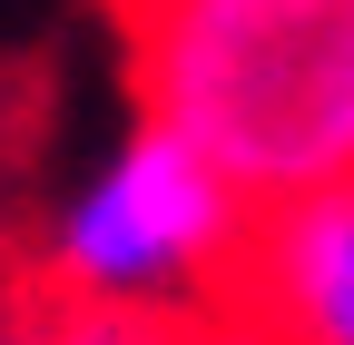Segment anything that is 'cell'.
<instances>
[{
  "label": "cell",
  "mask_w": 354,
  "mask_h": 345,
  "mask_svg": "<svg viewBox=\"0 0 354 345\" xmlns=\"http://www.w3.org/2000/svg\"><path fill=\"white\" fill-rule=\"evenodd\" d=\"M138 118L246 207L354 188V0H99Z\"/></svg>",
  "instance_id": "cell-1"
},
{
  "label": "cell",
  "mask_w": 354,
  "mask_h": 345,
  "mask_svg": "<svg viewBox=\"0 0 354 345\" xmlns=\"http://www.w3.org/2000/svg\"><path fill=\"white\" fill-rule=\"evenodd\" d=\"M246 227H256V207L216 178L177 128L138 118V128H128V139L50 207V227L30 237L20 296L207 316L216 286H227V267L246 256Z\"/></svg>",
  "instance_id": "cell-2"
},
{
  "label": "cell",
  "mask_w": 354,
  "mask_h": 345,
  "mask_svg": "<svg viewBox=\"0 0 354 345\" xmlns=\"http://www.w3.org/2000/svg\"><path fill=\"white\" fill-rule=\"evenodd\" d=\"M207 326L236 345H354V188L256 207Z\"/></svg>",
  "instance_id": "cell-3"
},
{
  "label": "cell",
  "mask_w": 354,
  "mask_h": 345,
  "mask_svg": "<svg viewBox=\"0 0 354 345\" xmlns=\"http://www.w3.org/2000/svg\"><path fill=\"white\" fill-rule=\"evenodd\" d=\"M10 345H216L207 316L167 306H59V296H10Z\"/></svg>",
  "instance_id": "cell-4"
},
{
  "label": "cell",
  "mask_w": 354,
  "mask_h": 345,
  "mask_svg": "<svg viewBox=\"0 0 354 345\" xmlns=\"http://www.w3.org/2000/svg\"><path fill=\"white\" fill-rule=\"evenodd\" d=\"M10 139H20V128H10V109H0V316H10V296H20V237H10V197H20V158H10Z\"/></svg>",
  "instance_id": "cell-5"
},
{
  "label": "cell",
  "mask_w": 354,
  "mask_h": 345,
  "mask_svg": "<svg viewBox=\"0 0 354 345\" xmlns=\"http://www.w3.org/2000/svg\"><path fill=\"white\" fill-rule=\"evenodd\" d=\"M0 345H10V326H0Z\"/></svg>",
  "instance_id": "cell-6"
}]
</instances>
